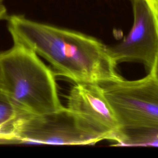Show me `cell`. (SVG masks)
I'll use <instances>...</instances> for the list:
<instances>
[{
  "label": "cell",
  "mask_w": 158,
  "mask_h": 158,
  "mask_svg": "<svg viewBox=\"0 0 158 158\" xmlns=\"http://www.w3.org/2000/svg\"><path fill=\"white\" fill-rule=\"evenodd\" d=\"M101 85L120 128L158 123V81L150 73L139 80L122 78Z\"/></svg>",
  "instance_id": "obj_4"
},
{
  "label": "cell",
  "mask_w": 158,
  "mask_h": 158,
  "mask_svg": "<svg viewBox=\"0 0 158 158\" xmlns=\"http://www.w3.org/2000/svg\"><path fill=\"white\" fill-rule=\"evenodd\" d=\"M67 107L106 139H114L120 125L100 84L75 83Z\"/></svg>",
  "instance_id": "obj_6"
},
{
  "label": "cell",
  "mask_w": 158,
  "mask_h": 158,
  "mask_svg": "<svg viewBox=\"0 0 158 158\" xmlns=\"http://www.w3.org/2000/svg\"><path fill=\"white\" fill-rule=\"evenodd\" d=\"M21 112L12 103L4 92H0V129L9 141H13L12 131Z\"/></svg>",
  "instance_id": "obj_8"
},
{
  "label": "cell",
  "mask_w": 158,
  "mask_h": 158,
  "mask_svg": "<svg viewBox=\"0 0 158 158\" xmlns=\"http://www.w3.org/2000/svg\"><path fill=\"white\" fill-rule=\"evenodd\" d=\"M149 73H150L152 77L158 81V57L156 59L154 64Z\"/></svg>",
  "instance_id": "obj_10"
},
{
  "label": "cell",
  "mask_w": 158,
  "mask_h": 158,
  "mask_svg": "<svg viewBox=\"0 0 158 158\" xmlns=\"http://www.w3.org/2000/svg\"><path fill=\"white\" fill-rule=\"evenodd\" d=\"M7 18V9L4 4V0H0V20Z\"/></svg>",
  "instance_id": "obj_11"
},
{
  "label": "cell",
  "mask_w": 158,
  "mask_h": 158,
  "mask_svg": "<svg viewBox=\"0 0 158 158\" xmlns=\"http://www.w3.org/2000/svg\"><path fill=\"white\" fill-rule=\"evenodd\" d=\"M0 92H3V83H2L1 69H0Z\"/></svg>",
  "instance_id": "obj_13"
},
{
  "label": "cell",
  "mask_w": 158,
  "mask_h": 158,
  "mask_svg": "<svg viewBox=\"0 0 158 158\" xmlns=\"http://www.w3.org/2000/svg\"><path fill=\"white\" fill-rule=\"evenodd\" d=\"M0 69L3 92L21 112L40 115L64 107L54 73L30 49L14 43L0 53Z\"/></svg>",
  "instance_id": "obj_2"
},
{
  "label": "cell",
  "mask_w": 158,
  "mask_h": 158,
  "mask_svg": "<svg viewBox=\"0 0 158 158\" xmlns=\"http://www.w3.org/2000/svg\"><path fill=\"white\" fill-rule=\"evenodd\" d=\"M12 136L14 142L58 145L94 144L106 139L64 107L44 114H22Z\"/></svg>",
  "instance_id": "obj_3"
},
{
  "label": "cell",
  "mask_w": 158,
  "mask_h": 158,
  "mask_svg": "<svg viewBox=\"0 0 158 158\" xmlns=\"http://www.w3.org/2000/svg\"><path fill=\"white\" fill-rule=\"evenodd\" d=\"M9 141L7 136L6 135H5L3 132L1 131V130L0 129V141Z\"/></svg>",
  "instance_id": "obj_12"
},
{
  "label": "cell",
  "mask_w": 158,
  "mask_h": 158,
  "mask_svg": "<svg viewBox=\"0 0 158 158\" xmlns=\"http://www.w3.org/2000/svg\"><path fill=\"white\" fill-rule=\"evenodd\" d=\"M114 141L115 146H158V123L120 128Z\"/></svg>",
  "instance_id": "obj_7"
},
{
  "label": "cell",
  "mask_w": 158,
  "mask_h": 158,
  "mask_svg": "<svg viewBox=\"0 0 158 158\" xmlns=\"http://www.w3.org/2000/svg\"><path fill=\"white\" fill-rule=\"evenodd\" d=\"M151 11L158 31V0H144Z\"/></svg>",
  "instance_id": "obj_9"
},
{
  "label": "cell",
  "mask_w": 158,
  "mask_h": 158,
  "mask_svg": "<svg viewBox=\"0 0 158 158\" xmlns=\"http://www.w3.org/2000/svg\"><path fill=\"white\" fill-rule=\"evenodd\" d=\"M7 19L14 43L43 57L59 75L75 83L101 85L122 78L108 46L98 40L23 15H13Z\"/></svg>",
  "instance_id": "obj_1"
},
{
  "label": "cell",
  "mask_w": 158,
  "mask_h": 158,
  "mask_svg": "<svg viewBox=\"0 0 158 158\" xmlns=\"http://www.w3.org/2000/svg\"><path fill=\"white\" fill-rule=\"evenodd\" d=\"M133 24L128 35L118 44L108 47L118 64L141 62L149 72L158 57V31L153 17L144 0H133Z\"/></svg>",
  "instance_id": "obj_5"
}]
</instances>
